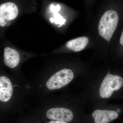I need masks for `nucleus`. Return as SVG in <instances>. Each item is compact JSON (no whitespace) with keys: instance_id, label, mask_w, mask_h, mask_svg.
I'll return each mask as SVG.
<instances>
[{"instance_id":"obj_1","label":"nucleus","mask_w":123,"mask_h":123,"mask_svg":"<svg viewBox=\"0 0 123 123\" xmlns=\"http://www.w3.org/2000/svg\"><path fill=\"white\" fill-rule=\"evenodd\" d=\"M75 83L77 90L76 92L86 105L93 106L112 99H123V73L110 68L97 72H83L73 84Z\"/></svg>"},{"instance_id":"obj_2","label":"nucleus","mask_w":123,"mask_h":123,"mask_svg":"<svg viewBox=\"0 0 123 123\" xmlns=\"http://www.w3.org/2000/svg\"><path fill=\"white\" fill-rule=\"evenodd\" d=\"M40 99L31 116L40 120L76 122L87 105L79 94L69 89Z\"/></svg>"},{"instance_id":"obj_3","label":"nucleus","mask_w":123,"mask_h":123,"mask_svg":"<svg viewBox=\"0 0 123 123\" xmlns=\"http://www.w3.org/2000/svg\"><path fill=\"white\" fill-rule=\"evenodd\" d=\"M30 97L29 81L24 77L0 76V103L11 114L21 111Z\"/></svg>"},{"instance_id":"obj_4","label":"nucleus","mask_w":123,"mask_h":123,"mask_svg":"<svg viewBox=\"0 0 123 123\" xmlns=\"http://www.w3.org/2000/svg\"><path fill=\"white\" fill-rule=\"evenodd\" d=\"M90 116L94 123H110L119 117L123 109V104L101 103L92 106Z\"/></svg>"},{"instance_id":"obj_5","label":"nucleus","mask_w":123,"mask_h":123,"mask_svg":"<svg viewBox=\"0 0 123 123\" xmlns=\"http://www.w3.org/2000/svg\"><path fill=\"white\" fill-rule=\"evenodd\" d=\"M34 55L22 53L11 47H7L4 50L3 61L6 66L11 69L12 74L24 77L20 73V67L25 61Z\"/></svg>"},{"instance_id":"obj_6","label":"nucleus","mask_w":123,"mask_h":123,"mask_svg":"<svg viewBox=\"0 0 123 123\" xmlns=\"http://www.w3.org/2000/svg\"><path fill=\"white\" fill-rule=\"evenodd\" d=\"M119 15L114 10L106 11L102 16L98 25V32L100 35L110 42L118 25Z\"/></svg>"},{"instance_id":"obj_7","label":"nucleus","mask_w":123,"mask_h":123,"mask_svg":"<svg viewBox=\"0 0 123 123\" xmlns=\"http://www.w3.org/2000/svg\"><path fill=\"white\" fill-rule=\"evenodd\" d=\"M18 7L12 2H5L0 5V26H8L18 17Z\"/></svg>"},{"instance_id":"obj_8","label":"nucleus","mask_w":123,"mask_h":123,"mask_svg":"<svg viewBox=\"0 0 123 123\" xmlns=\"http://www.w3.org/2000/svg\"><path fill=\"white\" fill-rule=\"evenodd\" d=\"M89 42V40L87 37H80L69 40L66 43V47L74 51L79 52L85 48Z\"/></svg>"},{"instance_id":"obj_9","label":"nucleus","mask_w":123,"mask_h":123,"mask_svg":"<svg viewBox=\"0 0 123 123\" xmlns=\"http://www.w3.org/2000/svg\"><path fill=\"white\" fill-rule=\"evenodd\" d=\"M50 20L52 23H55V24L59 25V27L65 24L66 21V20L61 15L56 13H54L53 17L50 18Z\"/></svg>"},{"instance_id":"obj_10","label":"nucleus","mask_w":123,"mask_h":123,"mask_svg":"<svg viewBox=\"0 0 123 123\" xmlns=\"http://www.w3.org/2000/svg\"><path fill=\"white\" fill-rule=\"evenodd\" d=\"M19 123H41L39 120L31 116L23 118L20 120Z\"/></svg>"},{"instance_id":"obj_11","label":"nucleus","mask_w":123,"mask_h":123,"mask_svg":"<svg viewBox=\"0 0 123 123\" xmlns=\"http://www.w3.org/2000/svg\"><path fill=\"white\" fill-rule=\"evenodd\" d=\"M50 9L52 12L55 13L60 11L61 9V7L59 5H58L56 6H55L54 5H52L51 6Z\"/></svg>"},{"instance_id":"obj_12","label":"nucleus","mask_w":123,"mask_h":123,"mask_svg":"<svg viewBox=\"0 0 123 123\" xmlns=\"http://www.w3.org/2000/svg\"><path fill=\"white\" fill-rule=\"evenodd\" d=\"M39 120L40 122V123H70L64 122V121H56V120Z\"/></svg>"},{"instance_id":"obj_13","label":"nucleus","mask_w":123,"mask_h":123,"mask_svg":"<svg viewBox=\"0 0 123 123\" xmlns=\"http://www.w3.org/2000/svg\"><path fill=\"white\" fill-rule=\"evenodd\" d=\"M123 33H122V34L121 36V37H120V43L122 45H123Z\"/></svg>"}]
</instances>
